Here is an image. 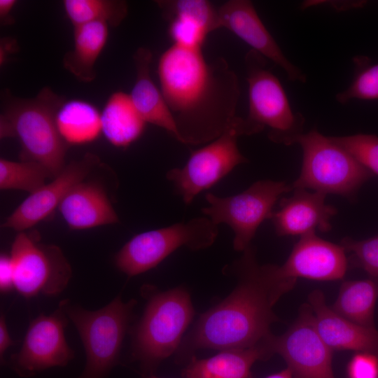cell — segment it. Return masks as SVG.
<instances>
[{
  "mask_svg": "<svg viewBox=\"0 0 378 378\" xmlns=\"http://www.w3.org/2000/svg\"><path fill=\"white\" fill-rule=\"evenodd\" d=\"M63 6L74 27L94 22L117 27L128 12L127 2L122 0H64Z\"/></svg>",
  "mask_w": 378,
  "mask_h": 378,
  "instance_id": "484cf974",
  "label": "cell"
},
{
  "mask_svg": "<svg viewBox=\"0 0 378 378\" xmlns=\"http://www.w3.org/2000/svg\"><path fill=\"white\" fill-rule=\"evenodd\" d=\"M169 22L168 33L173 44L190 48H202L209 33L197 23L185 19L173 18Z\"/></svg>",
  "mask_w": 378,
  "mask_h": 378,
  "instance_id": "1f68e13d",
  "label": "cell"
},
{
  "mask_svg": "<svg viewBox=\"0 0 378 378\" xmlns=\"http://www.w3.org/2000/svg\"><path fill=\"white\" fill-rule=\"evenodd\" d=\"M15 342L11 339L5 320L4 316L0 318V359L1 363H5L4 354L6 351Z\"/></svg>",
  "mask_w": 378,
  "mask_h": 378,
  "instance_id": "e575fe53",
  "label": "cell"
},
{
  "mask_svg": "<svg viewBox=\"0 0 378 378\" xmlns=\"http://www.w3.org/2000/svg\"><path fill=\"white\" fill-rule=\"evenodd\" d=\"M108 27L106 23L94 22L74 27V46L64 55L63 64L78 80L90 83L94 80V65L106 44Z\"/></svg>",
  "mask_w": 378,
  "mask_h": 378,
  "instance_id": "603a6c76",
  "label": "cell"
},
{
  "mask_svg": "<svg viewBox=\"0 0 378 378\" xmlns=\"http://www.w3.org/2000/svg\"><path fill=\"white\" fill-rule=\"evenodd\" d=\"M165 20L181 18L192 21L209 34L218 29V11L206 0H163L156 1Z\"/></svg>",
  "mask_w": 378,
  "mask_h": 378,
  "instance_id": "83f0119b",
  "label": "cell"
},
{
  "mask_svg": "<svg viewBox=\"0 0 378 378\" xmlns=\"http://www.w3.org/2000/svg\"><path fill=\"white\" fill-rule=\"evenodd\" d=\"M248 113L244 118L248 135L268 129L276 144L291 146L304 133L305 119L294 112L279 78L267 68V59L250 50L244 57Z\"/></svg>",
  "mask_w": 378,
  "mask_h": 378,
  "instance_id": "5b68a950",
  "label": "cell"
},
{
  "mask_svg": "<svg viewBox=\"0 0 378 378\" xmlns=\"http://www.w3.org/2000/svg\"><path fill=\"white\" fill-rule=\"evenodd\" d=\"M230 271L237 284L223 301L202 314L182 340L178 354L200 349L217 350L266 347L272 354L274 335L270 327L279 321L274 304L295 286L297 279L283 276L279 265H259L250 245L233 262Z\"/></svg>",
  "mask_w": 378,
  "mask_h": 378,
  "instance_id": "6da1fadb",
  "label": "cell"
},
{
  "mask_svg": "<svg viewBox=\"0 0 378 378\" xmlns=\"http://www.w3.org/2000/svg\"><path fill=\"white\" fill-rule=\"evenodd\" d=\"M317 331L333 350H352L378 356V330L359 325L336 313L326 304L320 290L308 296Z\"/></svg>",
  "mask_w": 378,
  "mask_h": 378,
  "instance_id": "ac0fdd59",
  "label": "cell"
},
{
  "mask_svg": "<svg viewBox=\"0 0 378 378\" xmlns=\"http://www.w3.org/2000/svg\"><path fill=\"white\" fill-rule=\"evenodd\" d=\"M248 135L244 118L237 116L216 139L192 152L185 166L169 170L172 181L186 204L209 189L237 165L248 162L237 146V138Z\"/></svg>",
  "mask_w": 378,
  "mask_h": 378,
  "instance_id": "9c48e42d",
  "label": "cell"
},
{
  "mask_svg": "<svg viewBox=\"0 0 378 378\" xmlns=\"http://www.w3.org/2000/svg\"><path fill=\"white\" fill-rule=\"evenodd\" d=\"M17 4L15 0H0V20L1 24H10L13 22L11 12Z\"/></svg>",
  "mask_w": 378,
  "mask_h": 378,
  "instance_id": "8d00e7d4",
  "label": "cell"
},
{
  "mask_svg": "<svg viewBox=\"0 0 378 378\" xmlns=\"http://www.w3.org/2000/svg\"><path fill=\"white\" fill-rule=\"evenodd\" d=\"M142 317L133 331L132 355L147 374L178 349L195 314L183 287L148 295Z\"/></svg>",
  "mask_w": 378,
  "mask_h": 378,
  "instance_id": "277c9868",
  "label": "cell"
},
{
  "mask_svg": "<svg viewBox=\"0 0 378 378\" xmlns=\"http://www.w3.org/2000/svg\"><path fill=\"white\" fill-rule=\"evenodd\" d=\"M158 75L180 142L209 143L237 117L239 82L223 58L208 62L202 48L172 44L159 59Z\"/></svg>",
  "mask_w": 378,
  "mask_h": 378,
  "instance_id": "7a4b0ae2",
  "label": "cell"
},
{
  "mask_svg": "<svg viewBox=\"0 0 378 378\" xmlns=\"http://www.w3.org/2000/svg\"><path fill=\"white\" fill-rule=\"evenodd\" d=\"M272 355L266 347H254L222 350L206 358L192 356L181 374L183 378H251L253 364Z\"/></svg>",
  "mask_w": 378,
  "mask_h": 378,
  "instance_id": "44dd1931",
  "label": "cell"
},
{
  "mask_svg": "<svg viewBox=\"0 0 378 378\" xmlns=\"http://www.w3.org/2000/svg\"><path fill=\"white\" fill-rule=\"evenodd\" d=\"M99 162L97 155L87 153L80 160L66 165L50 183L31 193L6 218L2 227L22 232L48 218L69 191L82 182Z\"/></svg>",
  "mask_w": 378,
  "mask_h": 378,
  "instance_id": "9a60e30c",
  "label": "cell"
},
{
  "mask_svg": "<svg viewBox=\"0 0 378 378\" xmlns=\"http://www.w3.org/2000/svg\"><path fill=\"white\" fill-rule=\"evenodd\" d=\"M56 124L67 145L92 142L102 133L101 113L84 100H64L57 109Z\"/></svg>",
  "mask_w": 378,
  "mask_h": 378,
  "instance_id": "cb8c5ba5",
  "label": "cell"
},
{
  "mask_svg": "<svg viewBox=\"0 0 378 378\" xmlns=\"http://www.w3.org/2000/svg\"><path fill=\"white\" fill-rule=\"evenodd\" d=\"M340 245L350 253L351 264L363 268L371 278L378 279V236L364 240L344 237Z\"/></svg>",
  "mask_w": 378,
  "mask_h": 378,
  "instance_id": "4dcf8cb0",
  "label": "cell"
},
{
  "mask_svg": "<svg viewBox=\"0 0 378 378\" xmlns=\"http://www.w3.org/2000/svg\"><path fill=\"white\" fill-rule=\"evenodd\" d=\"M133 59L136 80L130 95L135 107L146 123L165 130L179 141L174 118L160 88L155 84L150 76L151 51L146 48H139Z\"/></svg>",
  "mask_w": 378,
  "mask_h": 378,
  "instance_id": "d6986e66",
  "label": "cell"
},
{
  "mask_svg": "<svg viewBox=\"0 0 378 378\" xmlns=\"http://www.w3.org/2000/svg\"><path fill=\"white\" fill-rule=\"evenodd\" d=\"M291 190L285 181L260 180L234 195L221 197L208 193L209 206L202 212L216 225H228L234 233V249L243 252L251 244L260 225L271 218L279 197Z\"/></svg>",
  "mask_w": 378,
  "mask_h": 378,
  "instance_id": "30bf717a",
  "label": "cell"
},
{
  "mask_svg": "<svg viewBox=\"0 0 378 378\" xmlns=\"http://www.w3.org/2000/svg\"><path fill=\"white\" fill-rule=\"evenodd\" d=\"M265 378H293L291 372L288 368L281 370L274 374H272Z\"/></svg>",
  "mask_w": 378,
  "mask_h": 378,
  "instance_id": "f35d334b",
  "label": "cell"
},
{
  "mask_svg": "<svg viewBox=\"0 0 378 378\" xmlns=\"http://www.w3.org/2000/svg\"><path fill=\"white\" fill-rule=\"evenodd\" d=\"M14 288V267L10 255L3 254L0 258V289L6 293Z\"/></svg>",
  "mask_w": 378,
  "mask_h": 378,
  "instance_id": "836d02e7",
  "label": "cell"
},
{
  "mask_svg": "<svg viewBox=\"0 0 378 378\" xmlns=\"http://www.w3.org/2000/svg\"><path fill=\"white\" fill-rule=\"evenodd\" d=\"M50 178L46 169L32 161L15 162L0 159L1 190H20L33 193Z\"/></svg>",
  "mask_w": 378,
  "mask_h": 378,
  "instance_id": "4316f807",
  "label": "cell"
},
{
  "mask_svg": "<svg viewBox=\"0 0 378 378\" xmlns=\"http://www.w3.org/2000/svg\"><path fill=\"white\" fill-rule=\"evenodd\" d=\"M353 62L354 78L348 88L336 94V101L346 104L355 99L378 100V64H370L369 58L360 55Z\"/></svg>",
  "mask_w": 378,
  "mask_h": 378,
  "instance_id": "f1b7e54d",
  "label": "cell"
},
{
  "mask_svg": "<svg viewBox=\"0 0 378 378\" xmlns=\"http://www.w3.org/2000/svg\"><path fill=\"white\" fill-rule=\"evenodd\" d=\"M272 349L286 362L293 378H335L332 350L325 343L316 328L309 304L281 335L275 336Z\"/></svg>",
  "mask_w": 378,
  "mask_h": 378,
  "instance_id": "4fadbf2b",
  "label": "cell"
},
{
  "mask_svg": "<svg viewBox=\"0 0 378 378\" xmlns=\"http://www.w3.org/2000/svg\"><path fill=\"white\" fill-rule=\"evenodd\" d=\"M218 235L217 225L205 217L141 232L129 240L116 254L117 267L129 276L155 267L181 246L194 251L211 246Z\"/></svg>",
  "mask_w": 378,
  "mask_h": 378,
  "instance_id": "ba28073f",
  "label": "cell"
},
{
  "mask_svg": "<svg viewBox=\"0 0 378 378\" xmlns=\"http://www.w3.org/2000/svg\"><path fill=\"white\" fill-rule=\"evenodd\" d=\"M217 11L218 29H227L251 50L279 66L290 81H307L306 74L285 56L251 1L230 0L217 8Z\"/></svg>",
  "mask_w": 378,
  "mask_h": 378,
  "instance_id": "5bb4252c",
  "label": "cell"
},
{
  "mask_svg": "<svg viewBox=\"0 0 378 378\" xmlns=\"http://www.w3.org/2000/svg\"><path fill=\"white\" fill-rule=\"evenodd\" d=\"M10 255L14 267V288L24 298L57 295L71 277V265L59 246L41 244L25 232L17 234Z\"/></svg>",
  "mask_w": 378,
  "mask_h": 378,
  "instance_id": "8fae6325",
  "label": "cell"
},
{
  "mask_svg": "<svg viewBox=\"0 0 378 378\" xmlns=\"http://www.w3.org/2000/svg\"><path fill=\"white\" fill-rule=\"evenodd\" d=\"M62 302L50 315L39 314L31 321L20 350L10 356L8 365L19 377L29 378L55 367H64L74 351L65 337L69 321Z\"/></svg>",
  "mask_w": 378,
  "mask_h": 378,
  "instance_id": "7c38bea8",
  "label": "cell"
},
{
  "mask_svg": "<svg viewBox=\"0 0 378 378\" xmlns=\"http://www.w3.org/2000/svg\"><path fill=\"white\" fill-rule=\"evenodd\" d=\"M328 4L330 5L335 9H339L340 10L351 9L353 8H357L363 5V1H329L326 3L325 1H307L306 3H303L301 6L302 9L307 8V7L312 6L313 5L318 4Z\"/></svg>",
  "mask_w": 378,
  "mask_h": 378,
  "instance_id": "d590c367",
  "label": "cell"
},
{
  "mask_svg": "<svg viewBox=\"0 0 378 378\" xmlns=\"http://www.w3.org/2000/svg\"><path fill=\"white\" fill-rule=\"evenodd\" d=\"M145 378H162V377H157L154 374H148V375L145 376Z\"/></svg>",
  "mask_w": 378,
  "mask_h": 378,
  "instance_id": "ab89813d",
  "label": "cell"
},
{
  "mask_svg": "<svg viewBox=\"0 0 378 378\" xmlns=\"http://www.w3.org/2000/svg\"><path fill=\"white\" fill-rule=\"evenodd\" d=\"M102 133L108 141L125 148L144 132L146 122L135 107L130 94L116 91L108 98L101 112Z\"/></svg>",
  "mask_w": 378,
  "mask_h": 378,
  "instance_id": "7402d4cb",
  "label": "cell"
},
{
  "mask_svg": "<svg viewBox=\"0 0 378 378\" xmlns=\"http://www.w3.org/2000/svg\"><path fill=\"white\" fill-rule=\"evenodd\" d=\"M344 248L310 233L300 237L286 261L279 266L282 276L316 281L342 279L348 268Z\"/></svg>",
  "mask_w": 378,
  "mask_h": 378,
  "instance_id": "2e32d148",
  "label": "cell"
},
{
  "mask_svg": "<svg viewBox=\"0 0 378 378\" xmlns=\"http://www.w3.org/2000/svg\"><path fill=\"white\" fill-rule=\"evenodd\" d=\"M64 100L45 87L34 98L10 97L0 115L1 138H18L21 160L40 164L50 178L58 176L66 166L68 145L56 124L57 109Z\"/></svg>",
  "mask_w": 378,
  "mask_h": 378,
  "instance_id": "3957f363",
  "label": "cell"
},
{
  "mask_svg": "<svg viewBox=\"0 0 378 378\" xmlns=\"http://www.w3.org/2000/svg\"><path fill=\"white\" fill-rule=\"evenodd\" d=\"M1 44L4 46L6 48L1 47V50H5L4 52H0V60H1V64H4L5 60L6 59L8 54H11L10 52H13L15 48H16V42L14 41V40H11L10 38H6V41L5 38L3 39V41L1 42Z\"/></svg>",
  "mask_w": 378,
  "mask_h": 378,
  "instance_id": "74e56055",
  "label": "cell"
},
{
  "mask_svg": "<svg viewBox=\"0 0 378 378\" xmlns=\"http://www.w3.org/2000/svg\"><path fill=\"white\" fill-rule=\"evenodd\" d=\"M377 298L378 279L347 281L342 283L331 308L351 321L375 328L374 312Z\"/></svg>",
  "mask_w": 378,
  "mask_h": 378,
  "instance_id": "d4e9b609",
  "label": "cell"
},
{
  "mask_svg": "<svg viewBox=\"0 0 378 378\" xmlns=\"http://www.w3.org/2000/svg\"><path fill=\"white\" fill-rule=\"evenodd\" d=\"M330 138L370 172L378 175V136L356 134Z\"/></svg>",
  "mask_w": 378,
  "mask_h": 378,
  "instance_id": "f546056e",
  "label": "cell"
},
{
  "mask_svg": "<svg viewBox=\"0 0 378 378\" xmlns=\"http://www.w3.org/2000/svg\"><path fill=\"white\" fill-rule=\"evenodd\" d=\"M58 209L71 229L83 230L118 222L104 190L98 184L80 182L65 195Z\"/></svg>",
  "mask_w": 378,
  "mask_h": 378,
  "instance_id": "ffe728a7",
  "label": "cell"
},
{
  "mask_svg": "<svg viewBox=\"0 0 378 378\" xmlns=\"http://www.w3.org/2000/svg\"><path fill=\"white\" fill-rule=\"evenodd\" d=\"M295 144L302 148V163L300 176L291 185L292 190L310 189L351 200L373 175L316 128L303 133Z\"/></svg>",
  "mask_w": 378,
  "mask_h": 378,
  "instance_id": "52a82bcc",
  "label": "cell"
},
{
  "mask_svg": "<svg viewBox=\"0 0 378 378\" xmlns=\"http://www.w3.org/2000/svg\"><path fill=\"white\" fill-rule=\"evenodd\" d=\"M326 195L309 192L303 188L293 189L289 197L283 198L279 209L273 212L271 220L278 236H303L331 230V218L337 209L326 203Z\"/></svg>",
  "mask_w": 378,
  "mask_h": 378,
  "instance_id": "e0dca14e",
  "label": "cell"
},
{
  "mask_svg": "<svg viewBox=\"0 0 378 378\" xmlns=\"http://www.w3.org/2000/svg\"><path fill=\"white\" fill-rule=\"evenodd\" d=\"M349 378H378V356L368 352H358L347 365Z\"/></svg>",
  "mask_w": 378,
  "mask_h": 378,
  "instance_id": "d6a6232c",
  "label": "cell"
},
{
  "mask_svg": "<svg viewBox=\"0 0 378 378\" xmlns=\"http://www.w3.org/2000/svg\"><path fill=\"white\" fill-rule=\"evenodd\" d=\"M61 302L85 349V367L77 378H106L119 362L136 300L124 302L118 295L106 306L94 311L72 304L67 300Z\"/></svg>",
  "mask_w": 378,
  "mask_h": 378,
  "instance_id": "8992f818",
  "label": "cell"
}]
</instances>
